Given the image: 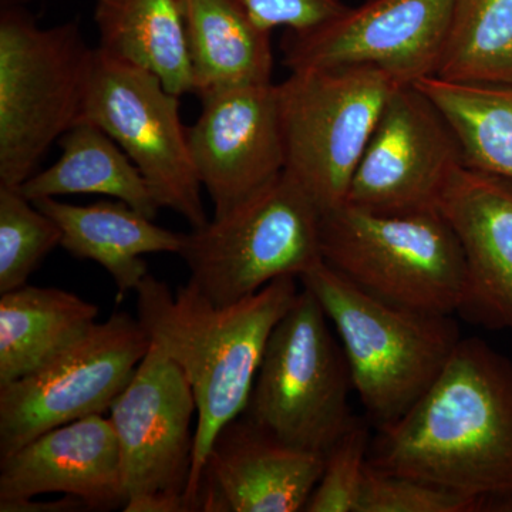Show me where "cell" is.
Segmentation results:
<instances>
[{"label": "cell", "instance_id": "cell-19", "mask_svg": "<svg viewBox=\"0 0 512 512\" xmlns=\"http://www.w3.org/2000/svg\"><path fill=\"white\" fill-rule=\"evenodd\" d=\"M192 89L198 97L272 82L271 33L239 0H181Z\"/></svg>", "mask_w": 512, "mask_h": 512}, {"label": "cell", "instance_id": "cell-24", "mask_svg": "<svg viewBox=\"0 0 512 512\" xmlns=\"http://www.w3.org/2000/svg\"><path fill=\"white\" fill-rule=\"evenodd\" d=\"M437 77L512 84V0H454Z\"/></svg>", "mask_w": 512, "mask_h": 512}, {"label": "cell", "instance_id": "cell-17", "mask_svg": "<svg viewBox=\"0 0 512 512\" xmlns=\"http://www.w3.org/2000/svg\"><path fill=\"white\" fill-rule=\"evenodd\" d=\"M437 211L466 262V298L458 313L483 328L512 330V180L461 167Z\"/></svg>", "mask_w": 512, "mask_h": 512}, {"label": "cell", "instance_id": "cell-20", "mask_svg": "<svg viewBox=\"0 0 512 512\" xmlns=\"http://www.w3.org/2000/svg\"><path fill=\"white\" fill-rule=\"evenodd\" d=\"M99 306L59 288L25 285L0 295V387L29 375L83 336Z\"/></svg>", "mask_w": 512, "mask_h": 512}, {"label": "cell", "instance_id": "cell-16", "mask_svg": "<svg viewBox=\"0 0 512 512\" xmlns=\"http://www.w3.org/2000/svg\"><path fill=\"white\" fill-rule=\"evenodd\" d=\"M45 494L73 495L92 511L126 507L123 460L109 416L63 424L0 457V505Z\"/></svg>", "mask_w": 512, "mask_h": 512}, {"label": "cell", "instance_id": "cell-27", "mask_svg": "<svg viewBox=\"0 0 512 512\" xmlns=\"http://www.w3.org/2000/svg\"><path fill=\"white\" fill-rule=\"evenodd\" d=\"M370 440V421L353 416L342 436L325 454L322 476L305 512H356L369 463Z\"/></svg>", "mask_w": 512, "mask_h": 512}, {"label": "cell", "instance_id": "cell-9", "mask_svg": "<svg viewBox=\"0 0 512 512\" xmlns=\"http://www.w3.org/2000/svg\"><path fill=\"white\" fill-rule=\"evenodd\" d=\"M150 346L138 319L116 312L45 365L0 387V457L63 424L109 413Z\"/></svg>", "mask_w": 512, "mask_h": 512}, {"label": "cell", "instance_id": "cell-7", "mask_svg": "<svg viewBox=\"0 0 512 512\" xmlns=\"http://www.w3.org/2000/svg\"><path fill=\"white\" fill-rule=\"evenodd\" d=\"M397 86L363 64L295 70L276 84L285 171L322 214L348 200L357 164Z\"/></svg>", "mask_w": 512, "mask_h": 512}, {"label": "cell", "instance_id": "cell-11", "mask_svg": "<svg viewBox=\"0 0 512 512\" xmlns=\"http://www.w3.org/2000/svg\"><path fill=\"white\" fill-rule=\"evenodd\" d=\"M197 412L181 367L151 343L109 412L119 440L126 512H187Z\"/></svg>", "mask_w": 512, "mask_h": 512}, {"label": "cell", "instance_id": "cell-30", "mask_svg": "<svg viewBox=\"0 0 512 512\" xmlns=\"http://www.w3.org/2000/svg\"><path fill=\"white\" fill-rule=\"evenodd\" d=\"M23 2H26V0H2V6L22 5Z\"/></svg>", "mask_w": 512, "mask_h": 512}, {"label": "cell", "instance_id": "cell-13", "mask_svg": "<svg viewBox=\"0 0 512 512\" xmlns=\"http://www.w3.org/2000/svg\"><path fill=\"white\" fill-rule=\"evenodd\" d=\"M454 0H366L305 30H286L289 72L315 67L373 66L399 84L436 76Z\"/></svg>", "mask_w": 512, "mask_h": 512}, {"label": "cell", "instance_id": "cell-18", "mask_svg": "<svg viewBox=\"0 0 512 512\" xmlns=\"http://www.w3.org/2000/svg\"><path fill=\"white\" fill-rule=\"evenodd\" d=\"M62 231L60 247L77 259L96 262L113 278L119 298L136 292L148 272L143 256L180 254L184 234L158 227L123 201L73 205L57 198L33 201Z\"/></svg>", "mask_w": 512, "mask_h": 512}, {"label": "cell", "instance_id": "cell-6", "mask_svg": "<svg viewBox=\"0 0 512 512\" xmlns=\"http://www.w3.org/2000/svg\"><path fill=\"white\" fill-rule=\"evenodd\" d=\"M320 224L322 211L284 170L225 214L184 234L178 255L191 285L215 305H229L320 264Z\"/></svg>", "mask_w": 512, "mask_h": 512}, {"label": "cell", "instance_id": "cell-5", "mask_svg": "<svg viewBox=\"0 0 512 512\" xmlns=\"http://www.w3.org/2000/svg\"><path fill=\"white\" fill-rule=\"evenodd\" d=\"M320 248L326 265L383 301L456 315L466 298L463 251L439 211L379 214L343 204L323 212Z\"/></svg>", "mask_w": 512, "mask_h": 512}, {"label": "cell", "instance_id": "cell-23", "mask_svg": "<svg viewBox=\"0 0 512 512\" xmlns=\"http://www.w3.org/2000/svg\"><path fill=\"white\" fill-rule=\"evenodd\" d=\"M413 84L453 128L464 167L512 180V84L451 82L437 76Z\"/></svg>", "mask_w": 512, "mask_h": 512}, {"label": "cell", "instance_id": "cell-14", "mask_svg": "<svg viewBox=\"0 0 512 512\" xmlns=\"http://www.w3.org/2000/svg\"><path fill=\"white\" fill-rule=\"evenodd\" d=\"M198 99L201 113L188 127V144L218 217L285 170L278 89L255 84Z\"/></svg>", "mask_w": 512, "mask_h": 512}, {"label": "cell", "instance_id": "cell-15", "mask_svg": "<svg viewBox=\"0 0 512 512\" xmlns=\"http://www.w3.org/2000/svg\"><path fill=\"white\" fill-rule=\"evenodd\" d=\"M323 464V454L289 446L241 414L215 436L197 511H305Z\"/></svg>", "mask_w": 512, "mask_h": 512}, {"label": "cell", "instance_id": "cell-2", "mask_svg": "<svg viewBox=\"0 0 512 512\" xmlns=\"http://www.w3.org/2000/svg\"><path fill=\"white\" fill-rule=\"evenodd\" d=\"M298 279L282 276L222 306L190 282L173 292L148 274L137 288L138 322L151 343L181 367L197 402L188 511H197L202 468L215 436L245 412L269 336L298 296Z\"/></svg>", "mask_w": 512, "mask_h": 512}, {"label": "cell", "instance_id": "cell-10", "mask_svg": "<svg viewBox=\"0 0 512 512\" xmlns=\"http://www.w3.org/2000/svg\"><path fill=\"white\" fill-rule=\"evenodd\" d=\"M109 134L146 178L161 208L192 228L207 224L180 97L160 77L96 49L82 119Z\"/></svg>", "mask_w": 512, "mask_h": 512}, {"label": "cell", "instance_id": "cell-25", "mask_svg": "<svg viewBox=\"0 0 512 512\" xmlns=\"http://www.w3.org/2000/svg\"><path fill=\"white\" fill-rule=\"evenodd\" d=\"M60 242L62 231L49 215L19 187L0 185V295L28 285Z\"/></svg>", "mask_w": 512, "mask_h": 512}, {"label": "cell", "instance_id": "cell-22", "mask_svg": "<svg viewBox=\"0 0 512 512\" xmlns=\"http://www.w3.org/2000/svg\"><path fill=\"white\" fill-rule=\"evenodd\" d=\"M99 52L160 77L168 92H194L181 0H96Z\"/></svg>", "mask_w": 512, "mask_h": 512}, {"label": "cell", "instance_id": "cell-3", "mask_svg": "<svg viewBox=\"0 0 512 512\" xmlns=\"http://www.w3.org/2000/svg\"><path fill=\"white\" fill-rule=\"evenodd\" d=\"M299 281L335 326L353 389L375 429L400 419L430 389L463 338L453 315L383 301L323 261Z\"/></svg>", "mask_w": 512, "mask_h": 512}, {"label": "cell", "instance_id": "cell-26", "mask_svg": "<svg viewBox=\"0 0 512 512\" xmlns=\"http://www.w3.org/2000/svg\"><path fill=\"white\" fill-rule=\"evenodd\" d=\"M356 512H500L476 497L417 478L379 470L367 463Z\"/></svg>", "mask_w": 512, "mask_h": 512}, {"label": "cell", "instance_id": "cell-1", "mask_svg": "<svg viewBox=\"0 0 512 512\" xmlns=\"http://www.w3.org/2000/svg\"><path fill=\"white\" fill-rule=\"evenodd\" d=\"M370 466L512 512V362L461 338L443 372L400 419L376 429Z\"/></svg>", "mask_w": 512, "mask_h": 512}, {"label": "cell", "instance_id": "cell-12", "mask_svg": "<svg viewBox=\"0 0 512 512\" xmlns=\"http://www.w3.org/2000/svg\"><path fill=\"white\" fill-rule=\"evenodd\" d=\"M464 167L453 128L419 87L397 86L357 164L345 204L379 214L437 211Z\"/></svg>", "mask_w": 512, "mask_h": 512}, {"label": "cell", "instance_id": "cell-21", "mask_svg": "<svg viewBox=\"0 0 512 512\" xmlns=\"http://www.w3.org/2000/svg\"><path fill=\"white\" fill-rule=\"evenodd\" d=\"M60 157L33 174L19 190L30 201L97 194L126 202L156 220L161 210L150 185L119 144L89 120H79L57 141Z\"/></svg>", "mask_w": 512, "mask_h": 512}, {"label": "cell", "instance_id": "cell-8", "mask_svg": "<svg viewBox=\"0 0 512 512\" xmlns=\"http://www.w3.org/2000/svg\"><path fill=\"white\" fill-rule=\"evenodd\" d=\"M342 345L316 296L302 286L265 346L245 416L289 446L325 456L355 414Z\"/></svg>", "mask_w": 512, "mask_h": 512}, {"label": "cell", "instance_id": "cell-28", "mask_svg": "<svg viewBox=\"0 0 512 512\" xmlns=\"http://www.w3.org/2000/svg\"><path fill=\"white\" fill-rule=\"evenodd\" d=\"M262 28L305 30L339 16L349 8L342 0H239Z\"/></svg>", "mask_w": 512, "mask_h": 512}, {"label": "cell", "instance_id": "cell-4", "mask_svg": "<svg viewBox=\"0 0 512 512\" xmlns=\"http://www.w3.org/2000/svg\"><path fill=\"white\" fill-rule=\"evenodd\" d=\"M94 52L79 23L40 28L23 6L0 12V185L20 187L82 119Z\"/></svg>", "mask_w": 512, "mask_h": 512}, {"label": "cell", "instance_id": "cell-29", "mask_svg": "<svg viewBox=\"0 0 512 512\" xmlns=\"http://www.w3.org/2000/svg\"><path fill=\"white\" fill-rule=\"evenodd\" d=\"M87 510L86 505L80 498L73 495H64L60 500L55 501H35L23 500L16 503L0 505L2 512H69Z\"/></svg>", "mask_w": 512, "mask_h": 512}]
</instances>
